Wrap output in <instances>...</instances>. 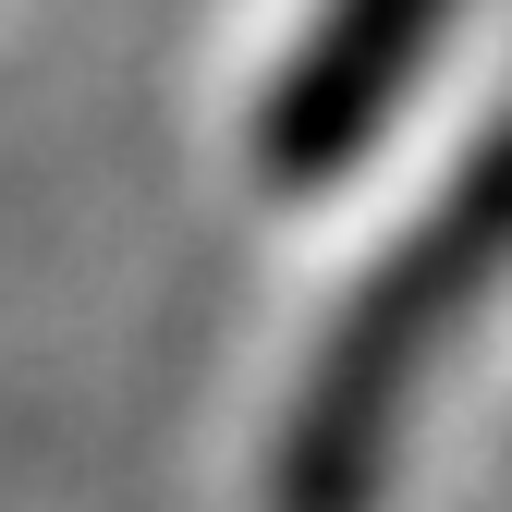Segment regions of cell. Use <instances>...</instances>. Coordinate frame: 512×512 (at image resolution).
<instances>
[{
  "instance_id": "7a4b0ae2",
  "label": "cell",
  "mask_w": 512,
  "mask_h": 512,
  "mask_svg": "<svg viewBox=\"0 0 512 512\" xmlns=\"http://www.w3.org/2000/svg\"><path fill=\"white\" fill-rule=\"evenodd\" d=\"M464 0H330V13L305 25L293 74L269 86V122H256V159H269V183H330L354 171V147L391 122V98L427 74L439 25H452Z\"/></svg>"
},
{
  "instance_id": "6da1fadb",
  "label": "cell",
  "mask_w": 512,
  "mask_h": 512,
  "mask_svg": "<svg viewBox=\"0 0 512 512\" xmlns=\"http://www.w3.org/2000/svg\"><path fill=\"white\" fill-rule=\"evenodd\" d=\"M500 269H512V135H488L452 171V196L378 256L354 281V305L330 317V342H317L305 391L281 415V452H269V512H378L427 366L500 293Z\"/></svg>"
}]
</instances>
